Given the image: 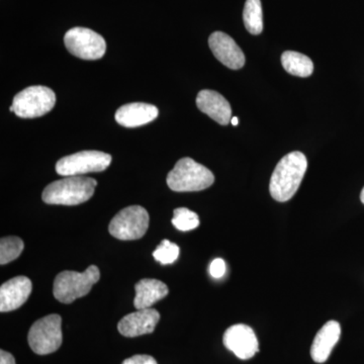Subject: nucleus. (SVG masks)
I'll return each instance as SVG.
<instances>
[{"instance_id": "f257e3e1", "label": "nucleus", "mask_w": 364, "mask_h": 364, "mask_svg": "<svg viewBox=\"0 0 364 364\" xmlns=\"http://www.w3.org/2000/svg\"><path fill=\"white\" fill-rule=\"evenodd\" d=\"M306 167V157L299 151L289 153L277 163L269 183L270 195L277 202H287L296 195Z\"/></svg>"}, {"instance_id": "f03ea898", "label": "nucleus", "mask_w": 364, "mask_h": 364, "mask_svg": "<svg viewBox=\"0 0 364 364\" xmlns=\"http://www.w3.org/2000/svg\"><path fill=\"white\" fill-rule=\"evenodd\" d=\"M52 182L43 191V200L48 205H76L90 200L97 181L90 177L64 176Z\"/></svg>"}, {"instance_id": "7ed1b4c3", "label": "nucleus", "mask_w": 364, "mask_h": 364, "mask_svg": "<svg viewBox=\"0 0 364 364\" xmlns=\"http://www.w3.org/2000/svg\"><path fill=\"white\" fill-rule=\"evenodd\" d=\"M215 182L213 172L191 158H182L167 176L169 188L176 193L200 191Z\"/></svg>"}, {"instance_id": "20e7f679", "label": "nucleus", "mask_w": 364, "mask_h": 364, "mask_svg": "<svg viewBox=\"0 0 364 364\" xmlns=\"http://www.w3.org/2000/svg\"><path fill=\"white\" fill-rule=\"evenodd\" d=\"M97 267L91 265L85 272H63L57 275L53 294L60 303L71 304L90 294L91 287L100 280Z\"/></svg>"}, {"instance_id": "39448f33", "label": "nucleus", "mask_w": 364, "mask_h": 364, "mask_svg": "<svg viewBox=\"0 0 364 364\" xmlns=\"http://www.w3.org/2000/svg\"><path fill=\"white\" fill-rule=\"evenodd\" d=\"M62 318L57 314L46 316L33 323L28 334V345L38 355L58 350L63 341Z\"/></svg>"}, {"instance_id": "423d86ee", "label": "nucleus", "mask_w": 364, "mask_h": 364, "mask_svg": "<svg viewBox=\"0 0 364 364\" xmlns=\"http://www.w3.org/2000/svg\"><path fill=\"white\" fill-rule=\"evenodd\" d=\"M56 104V95L46 86H30L14 98V114L23 119H33L51 112Z\"/></svg>"}, {"instance_id": "0eeeda50", "label": "nucleus", "mask_w": 364, "mask_h": 364, "mask_svg": "<svg viewBox=\"0 0 364 364\" xmlns=\"http://www.w3.org/2000/svg\"><path fill=\"white\" fill-rule=\"evenodd\" d=\"M149 214L140 205H131L114 215L109 231L119 240L131 241L142 238L149 227Z\"/></svg>"}, {"instance_id": "6e6552de", "label": "nucleus", "mask_w": 364, "mask_h": 364, "mask_svg": "<svg viewBox=\"0 0 364 364\" xmlns=\"http://www.w3.org/2000/svg\"><path fill=\"white\" fill-rule=\"evenodd\" d=\"M112 156L100 151H81L61 158L56 171L61 176H82L91 172L105 171L111 165Z\"/></svg>"}, {"instance_id": "1a4fd4ad", "label": "nucleus", "mask_w": 364, "mask_h": 364, "mask_svg": "<svg viewBox=\"0 0 364 364\" xmlns=\"http://www.w3.org/2000/svg\"><path fill=\"white\" fill-rule=\"evenodd\" d=\"M64 43L67 50L80 59H100L107 51V43L104 38L90 28H71L66 33Z\"/></svg>"}, {"instance_id": "9d476101", "label": "nucleus", "mask_w": 364, "mask_h": 364, "mask_svg": "<svg viewBox=\"0 0 364 364\" xmlns=\"http://www.w3.org/2000/svg\"><path fill=\"white\" fill-rule=\"evenodd\" d=\"M223 342L228 350L233 352L242 360L252 358L259 351L257 337L252 328L247 325L231 326L225 332Z\"/></svg>"}, {"instance_id": "9b49d317", "label": "nucleus", "mask_w": 364, "mask_h": 364, "mask_svg": "<svg viewBox=\"0 0 364 364\" xmlns=\"http://www.w3.org/2000/svg\"><path fill=\"white\" fill-rule=\"evenodd\" d=\"M208 45L215 58L228 68L238 70L245 64V56L241 48L227 33H213L208 39Z\"/></svg>"}, {"instance_id": "f8f14e48", "label": "nucleus", "mask_w": 364, "mask_h": 364, "mask_svg": "<svg viewBox=\"0 0 364 364\" xmlns=\"http://www.w3.org/2000/svg\"><path fill=\"white\" fill-rule=\"evenodd\" d=\"M159 320L160 314L155 309H143L124 316L117 324V330L123 336L134 338L154 332Z\"/></svg>"}, {"instance_id": "ddd939ff", "label": "nucleus", "mask_w": 364, "mask_h": 364, "mask_svg": "<svg viewBox=\"0 0 364 364\" xmlns=\"http://www.w3.org/2000/svg\"><path fill=\"white\" fill-rule=\"evenodd\" d=\"M33 284L28 277H16L0 287V311L11 312L21 308L32 293Z\"/></svg>"}, {"instance_id": "4468645a", "label": "nucleus", "mask_w": 364, "mask_h": 364, "mask_svg": "<svg viewBox=\"0 0 364 364\" xmlns=\"http://www.w3.org/2000/svg\"><path fill=\"white\" fill-rule=\"evenodd\" d=\"M196 105L203 114H208L222 126H227L232 119V109L229 102L215 90L200 91L196 97Z\"/></svg>"}, {"instance_id": "2eb2a0df", "label": "nucleus", "mask_w": 364, "mask_h": 364, "mask_svg": "<svg viewBox=\"0 0 364 364\" xmlns=\"http://www.w3.org/2000/svg\"><path fill=\"white\" fill-rule=\"evenodd\" d=\"M341 327L336 321L326 323L314 339L311 347V356L317 363H324L329 358L335 345L338 343Z\"/></svg>"}, {"instance_id": "dca6fc26", "label": "nucleus", "mask_w": 364, "mask_h": 364, "mask_svg": "<svg viewBox=\"0 0 364 364\" xmlns=\"http://www.w3.org/2000/svg\"><path fill=\"white\" fill-rule=\"evenodd\" d=\"M159 114L155 105L133 102L119 107L116 112V121L126 128H136L154 121Z\"/></svg>"}, {"instance_id": "f3484780", "label": "nucleus", "mask_w": 364, "mask_h": 364, "mask_svg": "<svg viewBox=\"0 0 364 364\" xmlns=\"http://www.w3.org/2000/svg\"><path fill=\"white\" fill-rule=\"evenodd\" d=\"M136 296L134 306L136 310L151 308L160 299L168 294V287L160 280L145 279L140 280L135 286Z\"/></svg>"}, {"instance_id": "a211bd4d", "label": "nucleus", "mask_w": 364, "mask_h": 364, "mask_svg": "<svg viewBox=\"0 0 364 364\" xmlns=\"http://www.w3.org/2000/svg\"><path fill=\"white\" fill-rule=\"evenodd\" d=\"M282 63L284 70L298 77H309L312 75L314 63L306 55L299 52L287 51L282 54Z\"/></svg>"}, {"instance_id": "6ab92c4d", "label": "nucleus", "mask_w": 364, "mask_h": 364, "mask_svg": "<svg viewBox=\"0 0 364 364\" xmlns=\"http://www.w3.org/2000/svg\"><path fill=\"white\" fill-rule=\"evenodd\" d=\"M246 30L252 35H259L263 31L262 6L260 0H246L243 11Z\"/></svg>"}, {"instance_id": "aec40b11", "label": "nucleus", "mask_w": 364, "mask_h": 364, "mask_svg": "<svg viewBox=\"0 0 364 364\" xmlns=\"http://www.w3.org/2000/svg\"><path fill=\"white\" fill-rule=\"evenodd\" d=\"M25 244L18 237H4L0 241V264L16 260L23 252Z\"/></svg>"}, {"instance_id": "412c9836", "label": "nucleus", "mask_w": 364, "mask_h": 364, "mask_svg": "<svg viewBox=\"0 0 364 364\" xmlns=\"http://www.w3.org/2000/svg\"><path fill=\"white\" fill-rule=\"evenodd\" d=\"M172 224L179 231H191L200 225V218L198 214L188 208H178L174 210Z\"/></svg>"}, {"instance_id": "4be33fe9", "label": "nucleus", "mask_w": 364, "mask_h": 364, "mask_svg": "<svg viewBox=\"0 0 364 364\" xmlns=\"http://www.w3.org/2000/svg\"><path fill=\"white\" fill-rule=\"evenodd\" d=\"M178 256V246L169 240H163L153 252V257L162 265L172 264L176 262Z\"/></svg>"}, {"instance_id": "5701e85b", "label": "nucleus", "mask_w": 364, "mask_h": 364, "mask_svg": "<svg viewBox=\"0 0 364 364\" xmlns=\"http://www.w3.org/2000/svg\"><path fill=\"white\" fill-rule=\"evenodd\" d=\"M210 273L214 279H221L226 273V263L222 258L213 260L210 265Z\"/></svg>"}, {"instance_id": "b1692460", "label": "nucleus", "mask_w": 364, "mask_h": 364, "mask_svg": "<svg viewBox=\"0 0 364 364\" xmlns=\"http://www.w3.org/2000/svg\"><path fill=\"white\" fill-rule=\"evenodd\" d=\"M122 364H158L156 359L150 355H134Z\"/></svg>"}, {"instance_id": "393cba45", "label": "nucleus", "mask_w": 364, "mask_h": 364, "mask_svg": "<svg viewBox=\"0 0 364 364\" xmlns=\"http://www.w3.org/2000/svg\"><path fill=\"white\" fill-rule=\"evenodd\" d=\"M0 364H16L13 354L4 350L0 351Z\"/></svg>"}, {"instance_id": "a878e982", "label": "nucleus", "mask_w": 364, "mask_h": 364, "mask_svg": "<svg viewBox=\"0 0 364 364\" xmlns=\"http://www.w3.org/2000/svg\"><path fill=\"white\" fill-rule=\"evenodd\" d=\"M231 123H232V124H233V126H237V124H239L238 117H232Z\"/></svg>"}, {"instance_id": "bb28decb", "label": "nucleus", "mask_w": 364, "mask_h": 364, "mask_svg": "<svg viewBox=\"0 0 364 364\" xmlns=\"http://www.w3.org/2000/svg\"><path fill=\"white\" fill-rule=\"evenodd\" d=\"M360 200H361V202H363V203L364 205V188L363 189V191H361V193H360Z\"/></svg>"}]
</instances>
